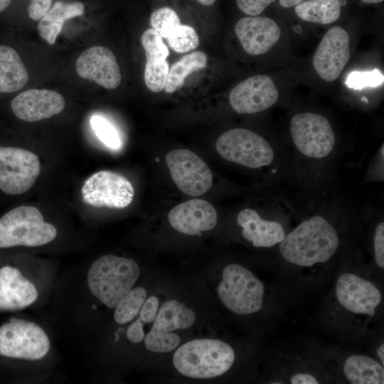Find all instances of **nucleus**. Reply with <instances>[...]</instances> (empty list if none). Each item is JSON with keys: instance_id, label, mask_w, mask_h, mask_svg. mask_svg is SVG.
<instances>
[{"instance_id": "22", "label": "nucleus", "mask_w": 384, "mask_h": 384, "mask_svg": "<svg viewBox=\"0 0 384 384\" xmlns=\"http://www.w3.org/2000/svg\"><path fill=\"white\" fill-rule=\"evenodd\" d=\"M84 9V4L80 1H55L39 20L37 29L40 36L50 45L54 44L64 22L82 15Z\"/></svg>"}, {"instance_id": "19", "label": "nucleus", "mask_w": 384, "mask_h": 384, "mask_svg": "<svg viewBox=\"0 0 384 384\" xmlns=\"http://www.w3.org/2000/svg\"><path fill=\"white\" fill-rule=\"evenodd\" d=\"M38 292L32 282L12 265L0 267V311H15L33 304Z\"/></svg>"}, {"instance_id": "5", "label": "nucleus", "mask_w": 384, "mask_h": 384, "mask_svg": "<svg viewBox=\"0 0 384 384\" xmlns=\"http://www.w3.org/2000/svg\"><path fill=\"white\" fill-rule=\"evenodd\" d=\"M217 291L224 306L237 314H250L262 309L264 285L252 272L240 265L225 267Z\"/></svg>"}, {"instance_id": "8", "label": "nucleus", "mask_w": 384, "mask_h": 384, "mask_svg": "<svg viewBox=\"0 0 384 384\" xmlns=\"http://www.w3.org/2000/svg\"><path fill=\"white\" fill-rule=\"evenodd\" d=\"M41 172V162L33 152L18 146L0 145V191L19 196L29 191Z\"/></svg>"}, {"instance_id": "11", "label": "nucleus", "mask_w": 384, "mask_h": 384, "mask_svg": "<svg viewBox=\"0 0 384 384\" xmlns=\"http://www.w3.org/2000/svg\"><path fill=\"white\" fill-rule=\"evenodd\" d=\"M166 164L178 189L191 196L207 192L213 184V175L207 164L188 149H176L166 156Z\"/></svg>"}, {"instance_id": "16", "label": "nucleus", "mask_w": 384, "mask_h": 384, "mask_svg": "<svg viewBox=\"0 0 384 384\" xmlns=\"http://www.w3.org/2000/svg\"><path fill=\"white\" fill-rule=\"evenodd\" d=\"M65 105L64 97L48 89H30L16 95L11 102V109L18 119L33 122L60 113Z\"/></svg>"}, {"instance_id": "37", "label": "nucleus", "mask_w": 384, "mask_h": 384, "mask_svg": "<svg viewBox=\"0 0 384 384\" xmlns=\"http://www.w3.org/2000/svg\"><path fill=\"white\" fill-rule=\"evenodd\" d=\"M53 0H31L28 7L29 17L33 21H39L48 11Z\"/></svg>"}, {"instance_id": "1", "label": "nucleus", "mask_w": 384, "mask_h": 384, "mask_svg": "<svg viewBox=\"0 0 384 384\" xmlns=\"http://www.w3.org/2000/svg\"><path fill=\"white\" fill-rule=\"evenodd\" d=\"M339 245L338 233L324 217L312 216L298 225L279 243V252L288 262L311 267L327 262Z\"/></svg>"}, {"instance_id": "28", "label": "nucleus", "mask_w": 384, "mask_h": 384, "mask_svg": "<svg viewBox=\"0 0 384 384\" xmlns=\"http://www.w3.org/2000/svg\"><path fill=\"white\" fill-rule=\"evenodd\" d=\"M146 297V290L142 287L132 289L114 307V319L119 324H125L139 313Z\"/></svg>"}, {"instance_id": "23", "label": "nucleus", "mask_w": 384, "mask_h": 384, "mask_svg": "<svg viewBox=\"0 0 384 384\" xmlns=\"http://www.w3.org/2000/svg\"><path fill=\"white\" fill-rule=\"evenodd\" d=\"M28 74L18 53L0 45V92H15L27 83Z\"/></svg>"}, {"instance_id": "27", "label": "nucleus", "mask_w": 384, "mask_h": 384, "mask_svg": "<svg viewBox=\"0 0 384 384\" xmlns=\"http://www.w3.org/2000/svg\"><path fill=\"white\" fill-rule=\"evenodd\" d=\"M208 58L201 50H196L184 55L175 62L169 69L165 86L167 93H173L180 90L185 79L190 74L206 67Z\"/></svg>"}, {"instance_id": "20", "label": "nucleus", "mask_w": 384, "mask_h": 384, "mask_svg": "<svg viewBox=\"0 0 384 384\" xmlns=\"http://www.w3.org/2000/svg\"><path fill=\"white\" fill-rule=\"evenodd\" d=\"M141 43L146 53L144 82L153 92L165 88L169 65L166 60L169 55L167 46L162 37L153 28L146 30L141 36Z\"/></svg>"}, {"instance_id": "2", "label": "nucleus", "mask_w": 384, "mask_h": 384, "mask_svg": "<svg viewBox=\"0 0 384 384\" xmlns=\"http://www.w3.org/2000/svg\"><path fill=\"white\" fill-rule=\"evenodd\" d=\"M139 274V267L134 260L105 255L90 267L87 283L95 297L113 309L133 289Z\"/></svg>"}, {"instance_id": "15", "label": "nucleus", "mask_w": 384, "mask_h": 384, "mask_svg": "<svg viewBox=\"0 0 384 384\" xmlns=\"http://www.w3.org/2000/svg\"><path fill=\"white\" fill-rule=\"evenodd\" d=\"M76 71L82 78L110 90L117 88L122 80L114 53L103 46H94L83 51L77 59Z\"/></svg>"}, {"instance_id": "18", "label": "nucleus", "mask_w": 384, "mask_h": 384, "mask_svg": "<svg viewBox=\"0 0 384 384\" xmlns=\"http://www.w3.org/2000/svg\"><path fill=\"white\" fill-rule=\"evenodd\" d=\"M170 225L177 231L189 235H201L215 228L217 213L215 208L202 199H191L180 203L169 213Z\"/></svg>"}, {"instance_id": "17", "label": "nucleus", "mask_w": 384, "mask_h": 384, "mask_svg": "<svg viewBox=\"0 0 384 384\" xmlns=\"http://www.w3.org/2000/svg\"><path fill=\"white\" fill-rule=\"evenodd\" d=\"M235 32L244 50L252 55L267 53L280 36V29L274 20L258 16L240 18Z\"/></svg>"}, {"instance_id": "32", "label": "nucleus", "mask_w": 384, "mask_h": 384, "mask_svg": "<svg viewBox=\"0 0 384 384\" xmlns=\"http://www.w3.org/2000/svg\"><path fill=\"white\" fill-rule=\"evenodd\" d=\"M180 337L172 332L161 333L151 330L144 338L146 349L155 353H167L180 343Z\"/></svg>"}, {"instance_id": "43", "label": "nucleus", "mask_w": 384, "mask_h": 384, "mask_svg": "<svg viewBox=\"0 0 384 384\" xmlns=\"http://www.w3.org/2000/svg\"><path fill=\"white\" fill-rule=\"evenodd\" d=\"M198 3L204 6H211L215 4L216 0H196Z\"/></svg>"}, {"instance_id": "6", "label": "nucleus", "mask_w": 384, "mask_h": 384, "mask_svg": "<svg viewBox=\"0 0 384 384\" xmlns=\"http://www.w3.org/2000/svg\"><path fill=\"white\" fill-rule=\"evenodd\" d=\"M50 341L36 323L12 319L0 326V356L4 358L38 361L49 352Z\"/></svg>"}, {"instance_id": "34", "label": "nucleus", "mask_w": 384, "mask_h": 384, "mask_svg": "<svg viewBox=\"0 0 384 384\" xmlns=\"http://www.w3.org/2000/svg\"><path fill=\"white\" fill-rule=\"evenodd\" d=\"M275 0H236L238 9L249 16L260 15Z\"/></svg>"}, {"instance_id": "38", "label": "nucleus", "mask_w": 384, "mask_h": 384, "mask_svg": "<svg viewBox=\"0 0 384 384\" xmlns=\"http://www.w3.org/2000/svg\"><path fill=\"white\" fill-rule=\"evenodd\" d=\"M144 323L139 318L128 327L126 336L127 339L134 343H138L142 341L145 338L143 329Z\"/></svg>"}, {"instance_id": "4", "label": "nucleus", "mask_w": 384, "mask_h": 384, "mask_svg": "<svg viewBox=\"0 0 384 384\" xmlns=\"http://www.w3.org/2000/svg\"><path fill=\"white\" fill-rule=\"evenodd\" d=\"M57 234L55 225L46 222L33 206H19L0 216V249L43 246Z\"/></svg>"}, {"instance_id": "31", "label": "nucleus", "mask_w": 384, "mask_h": 384, "mask_svg": "<svg viewBox=\"0 0 384 384\" xmlns=\"http://www.w3.org/2000/svg\"><path fill=\"white\" fill-rule=\"evenodd\" d=\"M151 28L162 38H167L172 30L181 24L176 12L170 7H161L152 12L150 16Z\"/></svg>"}, {"instance_id": "12", "label": "nucleus", "mask_w": 384, "mask_h": 384, "mask_svg": "<svg viewBox=\"0 0 384 384\" xmlns=\"http://www.w3.org/2000/svg\"><path fill=\"white\" fill-rule=\"evenodd\" d=\"M349 58L348 34L342 27L334 26L322 38L312 63L322 80L333 82L340 76Z\"/></svg>"}, {"instance_id": "39", "label": "nucleus", "mask_w": 384, "mask_h": 384, "mask_svg": "<svg viewBox=\"0 0 384 384\" xmlns=\"http://www.w3.org/2000/svg\"><path fill=\"white\" fill-rule=\"evenodd\" d=\"M290 383L292 384H317L319 381L311 374L299 373L291 377Z\"/></svg>"}, {"instance_id": "7", "label": "nucleus", "mask_w": 384, "mask_h": 384, "mask_svg": "<svg viewBox=\"0 0 384 384\" xmlns=\"http://www.w3.org/2000/svg\"><path fill=\"white\" fill-rule=\"evenodd\" d=\"M215 149L224 159L251 169L269 166L275 157L273 148L265 139L245 128L222 134Z\"/></svg>"}, {"instance_id": "36", "label": "nucleus", "mask_w": 384, "mask_h": 384, "mask_svg": "<svg viewBox=\"0 0 384 384\" xmlns=\"http://www.w3.org/2000/svg\"><path fill=\"white\" fill-rule=\"evenodd\" d=\"M159 309V300L156 297L151 296L142 304L139 311V319L143 323H151Z\"/></svg>"}, {"instance_id": "42", "label": "nucleus", "mask_w": 384, "mask_h": 384, "mask_svg": "<svg viewBox=\"0 0 384 384\" xmlns=\"http://www.w3.org/2000/svg\"><path fill=\"white\" fill-rule=\"evenodd\" d=\"M11 0H0V13L3 12L10 5Z\"/></svg>"}, {"instance_id": "29", "label": "nucleus", "mask_w": 384, "mask_h": 384, "mask_svg": "<svg viewBox=\"0 0 384 384\" xmlns=\"http://www.w3.org/2000/svg\"><path fill=\"white\" fill-rule=\"evenodd\" d=\"M166 39L171 48L180 53L193 50L199 45L198 34L193 27L188 25L177 26Z\"/></svg>"}, {"instance_id": "44", "label": "nucleus", "mask_w": 384, "mask_h": 384, "mask_svg": "<svg viewBox=\"0 0 384 384\" xmlns=\"http://www.w3.org/2000/svg\"><path fill=\"white\" fill-rule=\"evenodd\" d=\"M363 3L366 4H376L383 1V0H361Z\"/></svg>"}, {"instance_id": "13", "label": "nucleus", "mask_w": 384, "mask_h": 384, "mask_svg": "<svg viewBox=\"0 0 384 384\" xmlns=\"http://www.w3.org/2000/svg\"><path fill=\"white\" fill-rule=\"evenodd\" d=\"M279 92L272 78L266 75L250 77L230 92L231 107L239 114L264 111L276 103Z\"/></svg>"}, {"instance_id": "41", "label": "nucleus", "mask_w": 384, "mask_h": 384, "mask_svg": "<svg viewBox=\"0 0 384 384\" xmlns=\"http://www.w3.org/2000/svg\"><path fill=\"white\" fill-rule=\"evenodd\" d=\"M377 355L381 361L382 365L384 363V344L382 343L377 349Z\"/></svg>"}, {"instance_id": "30", "label": "nucleus", "mask_w": 384, "mask_h": 384, "mask_svg": "<svg viewBox=\"0 0 384 384\" xmlns=\"http://www.w3.org/2000/svg\"><path fill=\"white\" fill-rule=\"evenodd\" d=\"M90 125L97 138L107 147L117 149L122 145L118 131L106 118L94 115L90 119Z\"/></svg>"}, {"instance_id": "26", "label": "nucleus", "mask_w": 384, "mask_h": 384, "mask_svg": "<svg viewBox=\"0 0 384 384\" xmlns=\"http://www.w3.org/2000/svg\"><path fill=\"white\" fill-rule=\"evenodd\" d=\"M341 11L339 0H307L294 6V12L300 19L320 24L334 22Z\"/></svg>"}, {"instance_id": "40", "label": "nucleus", "mask_w": 384, "mask_h": 384, "mask_svg": "<svg viewBox=\"0 0 384 384\" xmlns=\"http://www.w3.org/2000/svg\"><path fill=\"white\" fill-rule=\"evenodd\" d=\"M304 0H279V4L284 8H291L297 6Z\"/></svg>"}, {"instance_id": "21", "label": "nucleus", "mask_w": 384, "mask_h": 384, "mask_svg": "<svg viewBox=\"0 0 384 384\" xmlns=\"http://www.w3.org/2000/svg\"><path fill=\"white\" fill-rule=\"evenodd\" d=\"M237 223L242 228V236L256 247H273L279 244L286 235L279 221L265 219L252 208L240 210Z\"/></svg>"}, {"instance_id": "24", "label": "nucleus", "mask_w": 384, "mask_h": 384, "mask_svg": "<svg viewBox=\"0 0 384 384\" xmlns=\"http://www.w3.org/2000/svg\"><path fill=\"white\" fill-rule=\"evenodd\" d=\"M196 321L193 310L180 302L171 299L162 304L153 321L151 330L166 333L191 327Z\"/></svg>"}, {"instance_id": "10", "label": "nucleus", "mask_w": 384, "mask_h": 384, "mask_svg": "<svg viewBox=\"0 0 384 384\" xmlns=\"http://www.w3.org/2000/svg\"><path fill=\"white\" fill-rule=\"evenodd\" d=\"M81 195L83 202L88 206L122 209L132 203L134 190L124 176L103 170L86 179L81 188Z\"/></svg>"}, {"instance_id": "3", "label": "nucleus", "mask_w": 384, "mask_h": 384, "mask_svg": "<svg viewBox=\"0 0 384 384\" xmlns=\"http://www.w3.org/2000/svg\"><path fill=\"white\" fill-rule=\"evenodd\" d=\"M235 353L227 343L211 338L188 341L175 352L173 363L183 375L209 379L225 373L233 365Z\"/></svg>"}, {"instance_id": "33", "label": "nucleus", "mask_w": 384, "mask_h": 384, "mask_svg": "<svg viewBox=\"0 0 384 384\" xmlns=\"http://www.w3.org/2000/svg\"><path fill=\"white\" fill-rule=\"evenodd\" d=\"M383 82V74L378 70L375 69L372 71L351 72L346 79V84L349 88L358 90L366 87H375Z\"/></svg>"}, {"instance_id": "25", "label": "nucleus", "mask_w": 384, "mask_h": 384, "mask_svg": "<svg viewBox=\"0 0 384 384\" xmlns=\"http://www.w3.org/2000/svg\"><path fill=\"white\" fill-rule=\"evenodd\" d=\"M343 373L352 384H383V366L372 358L352 355L346 358Z\"/></svg>"}, {"instance_id": "9", "label": "nucleus", "mask_w": 384, "mask_h": 384, "mask_svg": "<svg viewBox=\"0 0 384 384\" xmlns=\"http://www.w3.org/2000/svg\"><path fill=\"white\" fill-rule=\"evenodd\" d=\"M293 143L303 156L321 159L328 156L335 146L336 137L329 120L313 112H300L290 121Z\"/></svg>"}, {"instance_id": "35", "label": "nucleus", "mask_w": 384, "mask_h": 384, "mask_svg": "<svg viewBox=\"0 0 384 384\" xmlns=\"http://www.w3.org/2000/svg\"><path fill=\"white\" fill-rule=\"evenodd\" d=\"M374 257L377 265L384 268V223L380 222L375 229L373 235Z\"/></svg>"}, {"instance_id": "14", "label": "nucleus", "mask_w": 384, "mask_h": 384, "mask_svg": "<svg viewBox=\"0 0 384 384\" xmlns=\"http://www.w3.org/2000/svg\"><path fill=\"white\" fill-rule=\"evenodd\" d=\"M336 293L339 304L356 314L373 316L382 299L380 291L373 283L349 272L338 278Z\"/></svg>"}]
</instances>
